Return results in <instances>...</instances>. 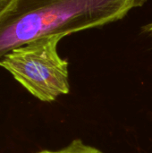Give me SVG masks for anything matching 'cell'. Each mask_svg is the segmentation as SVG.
<instances>
[{
	"label": "cell",
	"mask_w": 152,
	"mask_h": 153,
	"mask_svg": "<svg viewBox=\"0 0 152 153\" xmlns=\"http://www.w3.org/2000/svg\"><path fill=\"white\" fill-rule=\"evenodd\" d=\"M147 1L12 0L0 14V59L39 38H64L118 22Z\"/></svg>",
	"instance_id": "6da1fadb"
},
{
	"label": "cell",
	"mask_w": 152,
	"mask_h": 153,
	"mask_svg": "<svg viewBox=\"0 0 152 153\" xmlns=\"http://www.w3.org/2000/svg\"><path fill=\"white\" fill-rule=\"evenodd\" d=\"M62 39L47 36L14 48L0 59V66L35 98L52 102L70 91L69 64L57 51Z\"/></svg>",
	"instance_id": "7a4b0ae2"
},
{
	"label": "cell",
	"mask_w": 152,
	"mask_h": 153,
	"mask_svg": "<svg viewBox=\"0 0 152 153\" xmlns=\"http://www.w3.org/2000/svg\"><path fill=\"white\" fill-rule=\"evenodd\" d=\"M39 153H103L99 149L85 144L82 140L75 139L65 148L59 151H42Z\"/></svg>",
	"instance_id": "3957f363"
},
{
	"label": "cell",
	"mask_w": 152,
	"mask_h": 153,
	"mask_svg": "<svg viewBox=\"0 0 152 153\" xmlns=\"http://www.w3.org/2000/svg\"><path fill=\"white\" fill-rule=\"evenodd\" d=\"M141 30H142V33H143L145 36L152 39V22L143 25L141 28Z\"/></svg>",
	"instance_id": "277c9868"
},
{
	"label": "cell",
	"mask_w": 152,
	"mask_h": 153,
	"mask_svg": "<svg viewBox=\"0 0 152 153\" xmlns=\"http://www.w3.org/2000/svg\"><path fill=\"white\" fill-rule=\"evenodd\" d=\"M12 0H0V14L5 10V8L9 5Z\"/></svg>",
	"instance_id": "5b68a950"
}]
</instances>
